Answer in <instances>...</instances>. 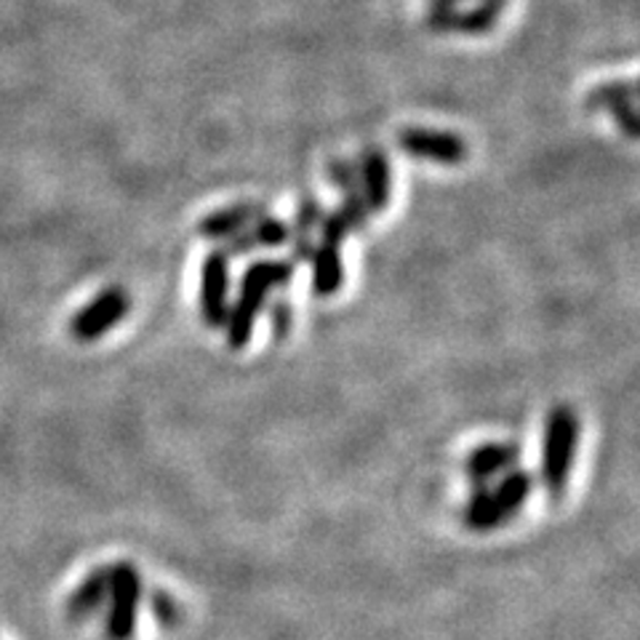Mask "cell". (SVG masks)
I'll use <instances>...</instances> for the list:
<instances>
[{
  "instance_id": "obj_17",
  "label": "cell",
  "mask_w": 640,
  "mask_h": 640,
  "mask_svg": "<svg viewBox=\"0 0 640 640\" xmlns=\"http://www.w3.org/2000/svg\"><path fill=\"white\" fill-rule=\"evenodd\" d=\"M318 240H326V243H337V246H344V240L350 238L352 227H350V219L344 217L342 209H326L323 219H320V227H318Z\"/></svg>"
},
{
  "instance_id": "obj_20",
  "label": "cell",
  "mask_w": 640,
  "mask_h": 640,
  "mask_svg": "<svg viewBox=\"0 0 640 640\" xmlns=\"http://www.w3.org/2000/svg\"><path fill=\"white\" fill-rule=\"evenodd\" d=\"M291 326H293V307L286 302L283 297L272 299V304H270V333L272 337H276L280 342V339L289 337Z\"/></svg>"
},
{
  "instance_id": "obj_13",
  "label": "cell",
  "mask_w": 640,
  "mask_h": 640,
  "mask_svg": "<svg viewBox=\"0 0 640 640\" xmlns=\"http://www.w3.org/2000/svg\"><path fill=\"white\" fill-rule=\"evenodd\" d=\"M307 262L312 267V293H316L318 299H331L333 293H339V289L344 286L342 246L316 240Z\"/></svg>"
},
{
  "instance_id": "obj_8",
  "label": "cell",
  "mask_w": 640,
  "mask_h": 640,
  "mask_svg": "<svg viewBox=\"0 0 640 640\" xmlns=\"http://www.w3.org/2000/svg\"><path fill=\"white\" fill-rule=\"evenodd\" d=\"M510 0H478L472 9L457 11L453 6H432L427 27L436 32H457V36H483L493 30Z\"/></svg>"
},
{
  "instance_id": "obj_12",
  "label": "cell",
  "mask_w": 640,
  "mask_h": 640,
  "mask_svg": "<svg viewBox=\"0 0 640 640\" xmlns=\"http://www.w3.org/2000/svg\"><path fill=\"white\" fill-rule=\"evenodd\" d=\"M329 179L339 190V196H342V206H339V209H342L344 217L350 219L352 232H363L366 227H369L371 209L369 203H366L363 190H360L356 163L344 158H333L329 163Z\"/></svg>"
},
{
  "instance_id": "obj_7",
  "label": "cell",
  "mask_w": 640,
  "mask_h": 640,
  "mask_svg": "<svg viewBox=\"0 0 640 640\" xmlns=\"http://www.w3.org/2000/svg\"><path fill=\"white\" fill-rule=\"evenodd\" d=\"M398 147L406 156L419 160H432L440 166H459L467 160V142L453 131L424 129V126H409L398 133Z\"/></svg>"
},
{
  "instance_id": "obj_18",
  "label": "cell",
  "mask_w": 640,
  "mask_h": 640,
  "mask_svg": "<svg viewBox=\"0 0 640 640\" xmlns=\"http://www.w3.org/2000/svg\"><path fill=\"white\" fill-rule=\"evenodd\" d=\"M150 611L160 627H177L182 622V606L166 590L150 592Z\"/></svg>"
},
{
  "instance_id": "obj_9",
  "label": "cell",
  "mask_w": 640,
  "mask_h": 640,
  "mask_svg": "<svg viewBox=\"0 0 640 640\" xmlns=\"http://www.w3.org/2000/svg\"><path fill=\"white\" fill-rule=\"evenodd\" d=\"M356 171L360 179V190H363L366 203H369L371 213L387 211V206H390V200H392L390 158H387L379 147L369 144L358 152Z\"/></svg>"
},
{
  "instance_id": "obj_15",
  "label": "cell",
  "mask_w": 640,
  "mask_h": 640,
  "mask_svg": "<svg viewBox=\"0 0 640 640\" xmlns=\"http://www.w3.org/2000/svg\"><path fill=\"white\" fill-rule=\"evenodd\" d=\"M107 592H110V566H97L80 579L72 596L67 598V617L72 622H83V619L93 617L107 603Z\"/></svg>"
},
{
  "instance_id": "obj_4",
  "label": "cell",
  "mask_w": 640,
  "mask_h": 640,
  "mask_svg": "<svg viewBox=\"0 0 640 640\" xmlns=\"http://www.w3.org/2000/svg\"><path fill=\"white\" fill-rule=\"evenodd\" d=\"M104 632L110 640H131L137 632L139 606H142V573L129 560L110 566V592H107Z\"/></svg>"
},
{
  "instance_id": "obj_11",
  "label": "cell",
  "mask_w": 640,
  "mask_h": 640,
  "mask_svg": "<svg viewBox=\"0 0 640 640\" xmlns=\"http://www.w3.org/2000/svg\"><path fill=\"white\" fill-rule=\"evenodd\" d=\"M262 213H267L264 203H253V200H243V203H230L224 209L209 211L206 217L198 219L196 230L203 240H213V243H222V240L232 238L236 232L246 230V227L257 222Z\"/></svg>"
},
{
  "instance_id": "obj_16",
  "label": "cell",
  "mask_w": 640,
  "mask_h": 640,
  "mask_svg": "<svg viewBox=\"0 0 640 640\" xmlns=\"http://www.w3.org/2000/svg\"><path fill=\"white\" fill-rule=\"evenodd\" d=\"M619 99H638V80H609V83L596 86V89L587 91L584 107L587 110H606Z\"/></svg>"
},
{
  "instance_id": "obj_14",
  "label": "cell",
  "mask_w": 640,
  "mask_h": 640,
  "mask_svg": "<svg viewBox=\"0 0 640 640\" xmlns=\"http://www.w3.org/2000/svg\"><path fill=\"white\" fill-rule=\"evenodd\" d=\"M326 213V206L320 203L316 196H307L299 200L297 203V213H293V222L291 227V238H289V246H291V262L293 264H302L310 259L312 253V246H316V232L320 227V219H323Z\"/></svg>"
},
{
  "instance_id": "obj_1",
  "label": "cell",
  "mask_w": 640,
  "mask_h": 640,
  "mask_svg": "<svg viewBox=\"0 0 640 640\" xmlns=\"http://www.w3.org/2000/svg\"><path fill=\"white\" fill-rule=\"evenodd\" d=\"M293 267L297 264L291 259H257L246 267L238 299L230 302V312L224 320L227 344L232 350H243L251 342L253 326H257L259 312L264 310L267 297H270V291H280L291 283Z\"/></svg>"
},
{
  "instance_id": "obj_21",
  "label": "cell",
  "mask_w": 640,
  "mask_h": 640,
  "mask_svg": "<svg viewBox=\"0 0 640 640\" xmlns=\"http://www.w3.org/2000/svg\"><path fill=\"white\" fill-rule=\"evenodd\" d=\"M453 3H462V0H432V6H453Z\"/></svg>"
},
{
  "instance_id": "obj_10",
  "label": "cell",
  "mask_w": 640,
  "mask_h": 640,
  "mask_svg": "<svg viewBox=\"0 0 640 640\" xmlns=\"http://www.w3.org/2000/svg\"><path fill=\"white\" fill-rule=\"evenodd\" d=\"M520 446L510 440H493V443L478 446L476 451L467 453L464 459V476L476 486L491 483L493 478L504 476L520 462Z\"/></svg>"
},
{
  "instance_id": "obj_5",
  "label": "cell",
  "mask_w": 640,
  "mask_h": 640,
  "mask_svg": "<svg viewBox=\"0 0 640 640\" xmlns=\"http://www.w3.org/2000/svg\"><path fill=\"white\" fill-rule=\"evenodd\" d=\"M131 312V297L120 286H107L91 299L89 304H83L70 320V333L78 342L89 344L102 339L104 333H110L120 320Z\"/></svg>"
},
{
  "instance_id": "obj_3",
  "label": "cell",
  "mask_w": 640,
  "mask_h": 640,
  "mask_svg": "<svg viewBox=\"0 0 640 640\" xmlns=\"http://www.w3.org/2000/svg\"><path fill=\"white\" fill-rule=\"evenodd\" d=\"M579 446V413L560 403L547 413L542 440V483L552 499L560 497L569 483L573 457Z\"/></svg>"
},
{
  "instance_id": "obj_6",
  "label": "cell",
  "mask_w": 640,
  "mask_h": 640,
  "mask_svg": "<svg viewBox=\"0 0 640 640\" xmlns=\"http://www.w3.org/2000/svg\"><path fill=\"white\" fill-rule=\"evenodd\" d=\"M230 259L217 246L200 267V316L209 329H224L230 312Z\"/></svg>"
},
{
  "instance_id": "obj_19",
  "label": "cell",
  "mask_w": 640,
  "mask_h": 640,
  "mask_svg": "<svg viewBox=\"0 0 640 640\" xmlns=\"http://www.w3.org/2000/svg\"><path fill=\"white\" fill-rule=\"evenodd\" d=\"M606 112L617 120V126L622 129L630 139H638L640 133V118H638V107L636 99H619V102H611L606 107Z\"/></svg>"
},
{
  "instance_id": "obj_2",
  "label": "cell",
  "mask_w": 640,
  "mask_h": 640,
  "mask_svg": "<svg viewBox=\"0 0 640 640\" xmlns=\"http://www.w3.org/2000/svg\"><path fill=\"white\" fill-rule=\"evenodd\" d=\"M533 491V476L529 470L512 467L493 486H478L470 502L464 504L462 520L470 531H493L504 526L529 502Z\"/></svg>"
}]
</instances>
